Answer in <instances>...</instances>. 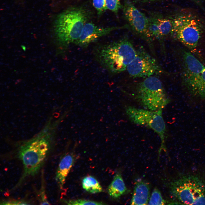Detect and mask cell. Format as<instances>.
<instances>
[{
  "mask_svg": "<svg viewBox=\"0 0 205 205\" xmlns=\"http://www.w3.org/2000/svg\"><path fill=\"white\" fill-rule=\"evenodd\" d=\"M123 6L124 18L135 33L145 38L148 18L139 11L130 0H124Z\"/></svg>",
  "mask_w": 205,
  "mask_h": 205,
  "instance_id": "30bf717a",
  "label": "cell"
},
{
  "mask_svg": "<svg viewBox=\"0 0 205 205\" xmlns=\"http://www.w3.org/2000/svg\"><path fill=\"white\" fill-rule=\"evenodd\" d=\"M49 148L48 141L43 138L33 139L20 146L18 155L22 163L24 171L15 188L20 185L26 177L34 175L38 173L46 159Z\"/></svg>",
  "mask_w": 205,
  "mask_h": 205,
  "instance_id": "8992f818",
  "label": "cell"
},
{
  "mask_svg": "<svg viewBox=\"0 0 205 205\" xmlns=\"http://www.w3.org/2000/svg\"><path fill=\"white\" fill-rule=\"evenodd\" d=\"M89 14L84 7H74L58 15L55 22V31L62 45L67 47L75 43L87 22Z\"/></svg>",
  "mask_w": 205,
  "mask_h": 205,
  "instance_id": "3957f363",
  "label": "cell"
},
{
  "mask_svg": "<svg viewBox=\"0 0 205 205\" xmlns=\"http://www.w3.org/2000/svg\"><path fill=\"white\" fill-rule=\"evenodd\" d=\"M1 205H27L30 204L27 201L22 200H9L2 201Z\"/></svg>",
  "mask_w": 205,
  "mask_h": 205,
  "instance_id": "7402d4cb",
  "label": "cell"
},
{
  "mask_svg": "<svg viewBox=\"0 0 205 205\" xmlns=\"http://www.w3.org/2000/svg\"><path fill=\"white\" fill-rule=\"evenodd\" d=\"M108 192L112 198L116 199L125 194L127 188L122 177L119 173L115 175L112 182L108 186Z\"/></svg>",
  "mask_w": 205,
  "mask_h": 205,
  "instance_id": "5bb4252c",
  "label": "cell"
},
{
  "mask_svg": "<svg viewBox=\"0 0 205 205\" xmlns=\"http://www.w3.org/2000/svg\"><path fill=\"white\" fill-rule=\"evenodd\" d=\"M82 183L83 188L90 193L95 194L102 191V187L99 182L91 176L85 177L83 179Z\"/></svg>",
  "mask_w": 205,
  "mask_h": 205,
  "instance_id": "9a60e30c",
  "label": "cell"
},
{
  "mask_svg": "<svg viewBox=\"0 0 205 205\" xmlns=\"http://www.w3.org/2000/svg\"><path fill=\"white\" fill-rule=\"evenodd\" d=\"M64 202L68 205H103L105 204L102 202L84 199H77L75 200H65Z\"/></svg>",
  "mask_w": 205,
  "mask_h": 205,
  "instance_id": "ac0fdd59",
  "label": "cell"
},
{
  "mask_svg": "<svg viewBox=\"0 0 205 205\" xmlns=\"http://www.w3.org/2000/svg\"><path fill=\"white\" fill-rule=\"evenodd\" d=\"M137 53L132 42L125 38L101 45L95 52L97 59L102 66L115 74L126 70Z\"/></svg>",
  "mask_w": 205,
  "mask_h": 205,
  "instance_id": "6da1fadb",
  "label": "cell"
},
{
  "mask_svg": "<svg viewBox=\"0 0 205 205\" xmlns=\"http://www.w3.org/2000/svg\"><path fill=\"white\" fill-rule=\"evenodd\" d=\"M129 27V26L128 24L120 27H102L98 26L92 22H87L79 38L74 44L81 47H87L91 43L114 30Z\"/></svg>",
  "mask_w": 205,
  "mask_h": 205,
  "instance_id": "8fae6325",
  "label": "cell"
},
{
  "mask_svg": "<svg viewBox=\"0 0 205 205\" xmlns=\"http://www.w3.org/2000/svg\"><path fill=\"white\" fill-rule=\"evenodd\" d=\"M43 177L42 179L41 188L39 194V199L40 204L49 205L50 204L48 201L46 195L44 180Z\"/></svg>",
  "mask_w": 205,
  "mask_h": 205,
  "instance_id": "44dd1931",
  "label": "cell"
},
{
  "mask_svg": "<svg viewBox=\"0 0 205 205\" xmlns=\"http://www.w3.org/2000/svg\"><path fill=\"white\" fill-rule=\"evenodd\" d=\"M107 9L116 15L118 14L119 10L122 8L120 0H105Z\"/></svg>",
  "mask_w": 205,
  "mask_h": 205,
  "instance_id": "d6986e66",
  "label": "cell"
},
{
  "mask_svg": "<svg viewBox=\"0 0 205 205\" xmlns=\"http://www.w3.org/2000/svg\"><path fill=\"white\" fill-rule=\"evenodd\" d=\"M166 201L163 198L161 193L157 188L153 190L148 202L149 205H165Z\"/></svg>",
  "mask_w": 205,
  "mask_h": 205,
  "instance_id": "e0dca14e",
  "label": "cell"
},
{
  "mask_svg": "<svg viewBox=\"0 0 205 205\" xmlns=\"http://www.w3.org/2000/svg\"><path fill=\"white\" fill-rule=\"evenodd\" d=\"M126 70L134 78H145L164 73L155 58L142 48L137 50L135 57Z\"/></svg>",
  "mask_w": 205,
  "mask_h": 205,
  "instance_id": "9c48e42d",
  "label": "cell"
},
{
  "mask_svg": "<svg viewBox=\"0 0 205 205\" xmlns=\"http://www.w3.org/2000/svg\"><path fill=\"white\" fill-rule=\"evenodd\" d=\"M169 185L171 194L177 204L205 205V177L202 175L180 174Z\"/></svg>",
  "mask_w": 205,
  "mask_h": 205,
  "instance_id": "7a4b0ae2",
  "label": "cell"
},
{
  "mask_svg": "<svg viewBox=\"0 0 205 205\" xmlns=\"http://www.w3.org/2000/svg\"><path fill=\"white\" fill-rule=\"evenodd\" d=\"M135 98L144 109L153 111L162 109L170 101L162 82L155 76L145 78L138 84Z\"/></svg>",
  "mask_w": 205,
  "mask_h": 205,
  "instance_id": "52a82bcc",
  "label": "cell"
},
{
  "mask_svg": "<svg viewBox=\"0 0 205 205\" xmlns=\"http://www.w3.org/2000/svg\"><path fill=\"white\" fill-rule=\"evenodd\" d=\"M172 26V19L163 18L160 15L159 19V40L163 39L170 34Z\"/></svg>",
  "mask_w": 205,
  "mask_h": 205,
  "instance_id": "2e32d148",
  "label": "cell"
},
{
  "mask_svg": "<svg viewBox=\"0 0 205 205\" xmlns=\"http://www.w3.org/2000/svg\"><path fill=\"white\" fill-rule=\"evenodd\" d=\"M75 157L71 153L67 154L62 158L57 170L56 180L60 189L63 188L66 179L75 162Z\"/></svg>",
  "mask_w": 205,
  "mask_h": 205,
  "instance_id": "7c38bea8",
  "label": "cell"
},
{
  "mask_svg": "<svg viewBox=\"0 0 205 205\" xmlns=\"http://www.w3.org/2000/svg\"><path fill=\"white\" fill-rule=\"evenodd\" d=\"M149 196L150 187L149 184L143 180H138L136 182L135 184L131 204H148Z\"/></svg>",
  "mask_w": 205,
  "mask_h": 205,
  "instance_id": "4fadbf2b",
  "label": "cell"
},
{
  "mask_svg": "<svg viewBox=\"0 0 205 205\" xmlns=\"http://www.w3.org/2000/svg\"><path fill=\"white\" fill-rule=\"evenodd\" d=\"M125 111L131 122L150 128L157 134L161 141L160 151L163 149L166 150L165 142L167 132L162 109L153 111L130 106L126 108Z\"/></svg>",
  "mask_w": 205,
  "mask_h": 205,
  "instance_id": "ba28073f",
  "label": "cell"
},
{
  "mask_svg": "<svg viewBox=\"0 0 205 205\" xmlns=\"http://www.w3.org/2000/svg\"><path fill=\"white\" fill-rule=\"evenodd\" d=\"M162 0H134L132 2L133 3H141L153 2Z\"/></svg>",
  "mask_w": 205,
  "mask_h": 205,
  "instance_id": "603a6c76",
  "label": "cell"
},
{
  "mask_svg": "<svg viewBox=\"0 0 205 205\" xmlns=\"http://www.w3.org/2000/svg\"><path fill=\"white\" fill-rule=\"evenodd\" d=\"M182 84L193 97L205 100V66L189 50L181 52Z\"/></svg>",
  "mask_w": 205,
  "mask_h": 205,
  "instance_id": "277c9868",
  "label": "cell"
},
{
  "mask_svg": "<svg viewBox=\"0 0 205 205\" xmlns=\"http://www.w3.org/2000/svg\"><path fill=\"white\" fill-rule=\"evenodd\" d=\"M170 34L190 51L195 50L204 32V27L200 19L190 13L178 14L172 19Z\"/></svg>",
  "mask_w": 205,
  "mask_h": 205,
  "instance_id": "5b68a950",
  "label": "cell"
},
{
  "mask_svg": "<svg viewBox=\"0 0 205 205\" xmlns=\"http://www.w3.org/2000/svg\"><path fill=\"white\" fill-rule=\"evenodd\" d=\"M93 3L99 15H102L108 9L105 0H93Z\"/></svg>",
  "mask_w": 205,
  "mask_h": 205,
  "instance_id": "ffe728a7",
  "label": "cell"
}]
</instances>
